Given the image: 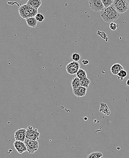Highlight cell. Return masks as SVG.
I'll return each mask as SVG.
<instances>
[{
	"label": "cell",
	"mask_w": 129,
	"mask_h": 158,
	"mask_svg": "<svg viewBox=\"0 0 129 158\" xmlns=\"http://www.w3.org/2000/svg\"><path fill=\"white\" fill-rule=\"evenodd\" d=\"M82 64L84 65H87L89 64V62L87 60H83L82 61Z\"/></svg>",
	"instance_id": "obj_24"
},
{
	"label": "cell",
	"mask_w": 129,
	"mask_h": 158,
	"mask_svg": "<svg viewBox=\"0 0 129 158\" xmlns=\"http://www.w3.org/2000/svg\"><path fill=\"white\" fill-rule=\"evenodd\" d=\"M72 57L73 61L78 62L81 58V56L78 53H73L72 54Z\"/></svg>",
	"instance_id": "obj_20"
},
{
	"label": "cell",
	"mask_w": 129,
	"mask_h": 158,
	"mask_svg": "<svg viewBox=\"0 0 129 158\" xmlns=\"http://www.w3.org/2000/svg\"><path fill=\"white\" fill-rule=\"evenodd\" d=\"M113 5L119 13H125L129 9V3L127 0H113Z\"/></svg>",
	"instance_id": "obj_3"
},
{
	"label": "cell",
	"mask_w": 129,
	"mask_h": 158,
	"mask_svg": "<svg viewBox=\"0 0 129 158\" xmlns=\"http://www.w3.org/2000/svg\"><path fill=\"white\" fill-rule=\"evenodd\" d=\"M80 69V64L78 62L73 61L69 63L66 66L65 69L67 73L70 75L77 74L78 71Z\"/></svg>",
	"instance_id": "obj_6"
},
{
	"label": "cell",
	"mask_w": 129,
	"mask_h": 158,
	"mask_svg": "<svg viewBox=\"0 0 129 158\" xmlns=\"http://www.w3.org/2000/svg\"><path fill=\"white\" fill-rule=\"evenodd\" d=\"M100 110L104 114L106 115H109L110 114V112L108 107L105 103H102V102L101 103Z\"/></svg>",
	"instance_id": "obj_14"
},
{
	"label": "cell",
	"mask_w": 129,
	"mask_h": 158,
	"mask_svg": "<svg viewBox=\"0 0 129 158\" xmlns=\"http://www.w3.org/2000/svg\"><path fill=\"white\" fill-rule=\"evenodd\" d=\"M87 117H85L84 118V120H87Z\"/></svg>",
	"instance_id": "obj_26"
},
{
	"label": "cell",
	"mask_w": 129,
	"mask_h": 158,
	"mask_svg": "<svg viewBox=\"0 0 129 158\" xmlns=\"http://www.w3.org/2000/svg\"><path fill=\"white\" fill-rule=\"evenodd\" d=\"M14 147L19 154H22L27 151V148L24 142L16 140L14 143Z\"/></svg>",
	"instance_id": "obj_8"
},
{
	"label": "cell",
	"mask_w": 129,
	"mask_h": 158,
	"mask_svg": "<svg viewBox=\"0 0 129 158\" xmlns=\"http://www.w3.org/2000/svg\"><path fill=\"white\" fill-rule=\"evenodd\" d=\"M103 157V154L100 152H92L87 156V158H102Z\"/></svg>",
	"instance_id": "obj_19"
},
{
	"label": "cell",
	"mask_w": 129,
	"mask_h": 158,
	"mask_svg": "<svg viewBox=\"0 0 129 158\" xmlns=\"http://www.w3.org/2000/svg\"><path fill=\"white\" fill-rule=\"evenodd\" d=\"M27 130L25 129H19L15 132L14 138L17 140L24 141Z\"/></svg>",
	"instance_id": "obj_9"
},
{
	"label": "cell",
	"mask_w": 129,
	"mask_h": 158,
	"mask_svg": "<svg viewBox=\"0 0 129 158\" xmlns=\"http://www.w3.org/2000/svg\"><path fill=\"white\" fill-rule=\"evenodd\" d=\"M19 12L21 18L26 19L31 17H35L38 11V9L26 4L23 5L19 7Z\"/></svg>",
	"instance_id": "obj_2"
},
{
	"label": "cell",
	"mask_w": 129,
	"mask_h": 158,
	"mask_svg": "<svg viewBox=\"0 0 129 158\" xmlns=\"http://www.w3.org/2000/svg\"><path fill=\"white\" fill-rule=\"evenodd\" d=\"M126 83H127V86H129V79L127 80V82H126Z\"/></svg>",
	"instance_id": "obj_25"
},
{
	"label": "cell",
	"mask_w": 129,
	"mask_h": 158,
	"mask_svg": "<svg viewBox=\"0 0 129 158\" xmlns=\"http://www.w3.org/2000/svg\"><path fill=\"white\" fill-rule=\"evenodd\" d=\"M90 83H91L90 80L87 77L80 78V83L81 86H83L87 89Z\"/></svg>",
	"instance_id": "obj_16"
},
{
	"label": "cell",
	"mask_w": 129,
	"mask_h": 158,
	"mask_svg": "<svg viewBox=\"0 0 129 158\" xmlns=\"http://www.w3.org/2000/svg\"><path fill=\"white\" fill-rule=\"evenodd\" d=\"M127 73L124 69L121 70L117 74L118 79L121 81L124 80V78L127 76Z\"/></svg>",
	"instance_id": "obj_17"
},
{
	"label": "cell",
	"mask_w": 129,
	"mask_h": 158,
	"mask_svg": "<svg viewBox=\"0 0 129 158\" xmlns=\"http://www.w3.org/2000/svg\"><path fill=\"white\" fill-rule=\"evenodd\" d=\"M119 27V25L115 23H110V24H109V27H110V29L113 31H115Z\"/></svg>",
	"instance_id": "obj_23"
},
{
	"label": "cell",
	"mask_w": 129,
	"mask_h": 158,
	"mask_svg": "<svg viewBox=\"0 0 129 158\" xmlns=\"http://www.w3.org/2000/svg\"><path fill=\"white\" fill-rule=\"evenodd\" d=\"M87 89V88L85 87L80 86L77 89H73V93L76 97H82L86 94Z\"/></svg>",
	"instance_id": "obj_10"
},
{
	"label": "cell",
	"mask_w": 129,
	"mask_h": 158,
	"mask_svg": "<svg viewBox=\"0 0 129 158\" xmlns=\"http://www.w3.org/2000/svg\"><path fill=\"white\" fill-rule=\"evenodd\" d=\"M27 4L35 9H38L42 4V1L41 0H28Z\"/></svg>",
	"instance_id": "obj_12"
},
{
	"label": "cell",
	"mask_w": 129,
	"mask_h": 158,
	"mask_svg": "<svg viewBox=\"0 0 129 158\" xmlns=\"http://www.w3.org/2000/svg\"><path fill=\"white\" fill-rule=\"evenodd\" d=\"M123 69H124V68H123L122 65L120 64L117 63V64H114L110 68V71L113 74L117 75L118 73L121 70Z\"/></svg>",
	"instance_id": "obj_11"
},
{
	"label": "cell",
	"mask_w": 129,
	"mask_h": 158,
	"mask_svg": "<svg viewBox=\"0 0 129 158\" xmlns=\"http://www.w3.org/2000/svg\"><path fill=\"white\" fill-rule=\"evenodd\" d=\"M26 21L28 26L32 27V28H35L37 26L38 22L35 17H31V18L26 19Z\"/></svg>",
	"instance_id": "obj_13"
},
{
	"label": "cell",
	"mask_w": 129,
	"mask_h": 158,
	"mask_svg": "<svg viewBox=\"0 0 129 158\" xmlns=\"http://www.w3.org/2000/svg\"><path fill=\"white\" fill-rule=\"evenodd\" d=\"M24 142L27 148V151L30 154H33L36 152L39 147V143L37 140L25 138Z\"/></svg>",
	"instance_id": "obj_4"
},
{
	"label": "cell",
	"mask_w": 129,
	"mask_h": 158,
	"mask_svg": "<svg viewBox=\"0 0 129 158\" xmlns=\"http://www.w3.org/2000/svg\"><path fill=\"white\" fill-rule=\"evenodd\" d=\"M71 84H72V87L73 89H75L78 88L81 86L80 83V78L77 77H74L72 79Z\"/></svg>",
	"instance_id": "obj_15"
},
{
	"label": "cell",
	"mask_w": 129,
	"mask_h": 158,
	"mask_svg": "<svg viewBox=\"0 0 129 158\" xmlns=\"http://www.w3.org/2000/svg\"><path fill=\"white\" fill-rule=\"evenodd\" d=\"M35 17L37 21L39 22H43L45 19V16L41 13H37Z\"/></svg>",
	"instance_id": "obj_22"
},
{
	"label": "cell",
	"mask_w": 129,
	"mask_h": 158,
	"mask_svg": "<svg viewBox=\"0 0 129 158\" xmlns=\"http://www.w3.org/2000/svg\"><path fill=\"white\" fill-rule=\"evenodd\" d=\"M105 7H107L113 4V0H101Z\"/></svg>",
	"instance_id": "obj_21"
},
{
	"label": "cell",
	"mask_w": 129,
	"mask_h": 158,
	"mask_svg": "<svg viewBox=\"0 0 129 158\" xmlns=\"http://www.w3.org/2000/svg\"></svg>",
	"instance_id": "obj_27"
},
{
	"label": "cell",
	"mask_w": 129,
	"mask_h": 158,
	"mask_svg": "<svg viewBox=\"0 0 129 158\" xmlns=\"http://www.w3.org/2000/svg\"><path fill=\"white\" fill-rule=\"evenodd\" d=\"M100 12L101 17L106 23H112L116 21L120 16V13L115 9L113 4L108 7H105Z\"/></svg>",
	"instance_id": "obj_1"
},
{
	"label": "cell",
	"mask_w": 129,
	"mask_h": 158,
	"mask_svg": "<svg viewBox=\"0 0 129 158\" xmlns=\"http://www.w3.org/2000/svg\"><path fill=\"white\" fill-rule=\"evenodd\" d=\"M89 7L93 11L99 12L105 8L101 0H89Z\"/></svg>",
	"instance_id": "obj_5"
},
{
	"label": "cell",
	"mask_w": 129,
	"mask_h": 158,
	"mask_svg": "<svg viewBox=\"0 0 129 158\" xmlns=\"http://www.w3.org/2000/svg\"><path fill=\"white\" fill-rule=\"evenodd\" d=\"M76 75V77L79 78H85L87 77V74L86 72L82 69H80L78 71Z\"/></svg>",
	"instance_id": "obj_18"
},
{
	"label": "cell",
	"mask_w": 129,
	"mask_h": 158,
	"mask_svg": "<svg viewBox=\"0 0 129 158\" xmlns=\"http://www.w3.org/2000/svg\"><path fill=\"white\" fill-rule=\"evenodd\" d=\"M26 130V138L38 139L40 135L37 129H34L32 126H29Z\"/></svg>",
	"instance_id": "obj_7"
}]
</instances>
